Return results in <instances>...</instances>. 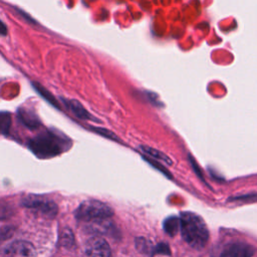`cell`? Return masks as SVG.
<instances>
[{"instance_id": "cell-1", "label": "cell", "mask_w": 257, "mask_h": 257, "mask_svg": "<svg viewBox=\"0 0 257 257\" xmlns=\"http://www.w3.org/2000/svg\"><path fill=\"white\" fill-rule=\"evenodd\" d=\"M180 229L183 239L195 249H203L209 239V231L204 220L195 213H182Z\"/></svg>"}, {"instance_id": "cell-2", "label": "cell", "mask_w": 257, "mask_h": 257, "mask_svg": "<svg viewBox=\"0 0 257 257\" xmlns=\"http://www.w3.org/2000/svg\"><path fill=\"white\" fill-rule=\"evenodd\" d=\"M75 218L84 223L107 220L113 215V210L103 202L97 200L83 201L75 210Z\"/></svg>"}, {"instance_id": "cell-3", "label": "cell", "mask_w": 257, "mask_h": 257, "mask_svg": "<svg viewBox=\"0 0 257 257\" xmlns=\"http://www.w3.org/2000/svg\"><path fill=\"white\" fill-rule=\"evenodd\" d=\"M29 149L40 158L53 157L62 152V140L59 136L47 132L40 134L29 142Z\"/></svg>"}, {"instance_id": "cell-4", "label": "cell", "mask_w": 257, "mask_h": 257, "mask_svg": "<svg viewBox=\"0 0 257 257\" xmlns=\"http://www.w3.org/2000/svg\"><path fill=\"white\" fill-rule=\"evenodd\" d=\"M22 206L37 217L52 219L58 212L57 205L50 199L42 196L28 195L22 199Z\"/></svg>"}, {"instance_id": "cell-5", "label": "cell", "mask_w": 257, "mask_h": 257, "mask_svg": "<svg viewBox=\"0 0 257 257\" xmlns=\"http://www.w3.org/2000/svg\"><path fill=\"white\" fill-rule=\"evenodd\" d=\"M2 257H36L34 246L24 240H16L6 245L2 252Z\"/></svg>"}, {"instance_id": "cell-6", "label": "cell", "mask_w": 257, "mask_h": 257, "mask_svg": "<svg viewBox=\"0 0 257 257\" xmlns=\"http://www.w3.org/2000/svg\"><path fill=\"white\" fill-rule=\"evenodd\" d=\"M85 257H111L108 243L99 236L89 238L84 245Z\"/></svg>"}, {"instance_id": "cell-7", "label": "cell", "mask_w": 257, "mask_h": 257, "mask_svg": "<svg viewBox=\"0 0 257 257\" xmlns=\"http://www.w3.org/2000/svg\"><path fill=\"white\" fill-rule=\"evenodd\" d=\"M254 253L253 248L245 243H231L224 247L220 257H251Z\"/></svg>"}, {"instance_id": "cell-8", "label": "cell", "mask_w": 257, "mask_h": 257, "mask_svg": "<svg viewBox=\"0 0 257 257\" xmlns=\"http://www.w3.org/2000/svg\"><path fill=\"white\" fill-rule=\"evenodd\" d=\"M17 114H18L19 120L28 128L34 130L40 125V120L37 114L30 108L19 107Z\"/></svg>"}, {"instance_id": "cell-9", "label": "cell", "mask_w": 257, "mask_h": 257, "mask_svg": "<svg viewBox=\"0 0 257 257\" xmlns=\"http://www.w3.org/2000/svg\"><path fill=\"white\" fill-rule=\"evenodd\" d=\"M64 105L69 109L76 117L84 120H92V115L85 109V107L76 99H64L62 98Z\"/></svg>"}, {"instance_id": "cell-10", "label": "cell", "mask_w": 257, "mask_h": 257, "mask_svg": "<svg viewBox=\"0 0 257 257\" xmlns=\"http://www.w3.org/2000/svg\"><path fill=\"white\" fill-rule=\"evenodd\" d=\"M141 150L147 154L148 156H150L152 159L154 160H158L159 162H162V163H165L167 165H172V161L171 159L166 156L164 153L156 150V149H153L151 147H148V146H142L141 147Z\"/></svg>"}, {"instance_id": "cell-11", "label": "cell", "mask_w": 257, "mask_h": 257, "mask_svg": "<svg viewBox=\"0 0 257 257\" xmlns=\"http://www.w3.org/2000/svg\"><path fill=\"white\" fill-rule=\"evenodd\" d=\"M32 86L34 87V89L36 90V92H37L41 97H43L47 102H49L50 104H52V105H54L55 107L59 108V104H58L56 98L51 94V92H50L47 88H45L44 86H42L40 83L34 82V81L32 82Z\"/></svg>"}, {"instance_id": "cell-12", "label": "cell", "mask_w": 257, "mask_h": 257, "mask_svg": "<svg viewBox=\"0 0 257 257\" xmlns=\"http://www.w3.org/2000/svg\"><path fill=\"white\" fill-rule=\"evenodd\" d=\"M12 124V116L8 111H0V135H8Z\"/></svg>"}, {"instance_id": "cell-13", "label": "cell", "mask_w": 257, "mask_h": 257, "mask_svg": "<svg viewBox=\"0 0 257 257\" xmlns=\"http://www.w3.org/2000/svg\"><path fill=\"white\" fill-rule=\"evenodd\" d=\"M179 228H180V219L170 218L165 223V229L170 235H174L175 233H177Z\"/></svg>"}, {"instance_id": "cell-14", "label": "cell", "mask_w": 257, "mask_h": 257, "mask_svg": "<svg viewBox=\"0 0 257 257\" xmlns=\"http://www.w3.org/2000/svg\"><path fill=\"white\" fill-rule=\"evenodd\" d=\"M91 130H92V131H94V132H96L97 134L101 135L102 137H105V138H108V139L113 140V141H115V142H118V138H117L114 134H112L110 131H108V130H106V128L92 126V127H91Z\"/></svg>"}, {"instance_id": "cell-15", "label": "cell", "mask_w": 257, "mask_h": 257, "mask_svg": "<svg viewBox=\"0 0 257 257\" xmlns=\"http://www.w3.org/2000/svg\"><path fill=\"white\" fill-rule=\"evenodd\" d=\"M6 34H7V27L5 23H3L0 20V35H6Z\"/></svg>"}]
</instances>
